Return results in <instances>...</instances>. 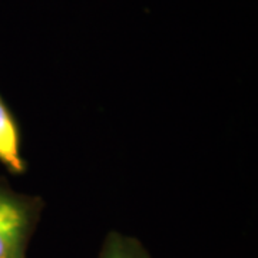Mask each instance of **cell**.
<instances>
[{
    "label": "cell",
    "mask_w": 258,
    "mask_h": 258,
    "mask_svg": "<svg viewBox=\"0 0 258 258\" xmlns=\"http://www.w3.org/2000/svg\"><path fill=\"white\" fill-rule=\"evenodd\" d=\"M30 221V205L0 186V258H25Z\"/></svg>",
    "instance_id": "1"
},
{
    "label": "cell",
    "mask_w": 258,
    "mask_h": 258,
    "mask_svg": "<svg viewBox=\"0 0 258 258\" xmlns=\"http://www.w3.org/2000/svg\"><path fill=\"white\" fill-rule=\"evenodd\" d=\"M0 162L12 172L25 171V162L20 155V138L16 122L0 95Z\"/></svg>",
    "instance_id": "2"
},
{
    "label": "cell",
    "mask_w": 258,
    "mask_h": 258,
    "mask_svg": "<svg viewBox=\"0 0 258 258\" xmlns=\"http://www.w3.org/2000/svg\"><path fill=\"white\" fill-rule=\"evenodd\" d=\"M99 258H151L141 242L125 237L119 232H111L103 244Z\"/></svg>",
    "instance_id": "3"
}]
</instances>
